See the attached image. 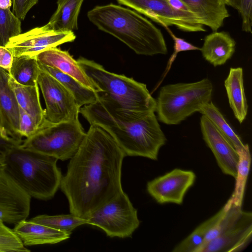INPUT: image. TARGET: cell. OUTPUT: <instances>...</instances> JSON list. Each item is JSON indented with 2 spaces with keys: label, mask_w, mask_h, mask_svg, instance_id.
I'll use <instances>...</instances> for the list:
<instances>
[{
  "label": "cell",
  "mask_w": 252,
  "mask_h": 252,
  "mask_svg": "<svg viewBox=\"0 0 252 252\" xmlns=\"http://www.w3.org/2000/svg\"><path fill=\"white\" fill-rule=\"evenodd\" d=\"M32 221L40 223L70 235L77 227L87 224V219L73 214L50 216L38 215L31 219Z\"/></svg>",
  "instance_id": "28"
},
{
  "label": "cell",
  "mask_w": 252,
  "mask_h": 252,
  "mask_svg": "<svg viewBox=\"0 0 252 252\" xmlns=\"http://www.w3.org/2000/svg\"><path fill=\"white\" fill-rule=\"evenodd\" d=\"M36 56L40 63L57 69L87 88L97 93L100 92L68 51L55 47L47 49Z\"/></svg>",
  "instance_id": "16"
},
{
  "label": "cell",
  "mask_w": 252,
  "mask_h": 252,
  "mask_svg": "<svg viewBox=\"0 0 252 252\" xmlns=\"http://www.w3.org/2000/svg\"><path fill=\"white\" fill-rule=\"evenodd\" d=\"M90 125L97 126L115 141L126 156L158 159L167 139L154 112L126 109L116 103L98 98L80 108Z\"/></svg>",
  "instance_id": "2"
},
{
  "label": "cell",
  "mask_w": 252,
  "mask_h": 252,
  "mask_svg": "<svg viewBox=\"0 0 252 252\" xmlns=\"http://www.w3.org/2000/svg\"><path fill=\"white\" fill-rule=\"evenodd\" d=\"M120 3L131 8L150 18L162 27L174 26L187 32H205L201 24L192 13L175 9L168 0H117Z\"/></svg>",
  "instance_id": "10"
},
{
  "label": "cell",
  "mask_w": 252,
  "mask_h": 252,
  "mask_svg": "<svg viewBox=\"0 0 252 252\" xmlns=\"http://www.w3.org/2000/svg\"><path fill=\"white\" fill-rule=\"evenodd\" d=\"M38 127L34 119L19 107V133L21 138H29L36 132Z\"/></svg>",
  "instance_id": "34"
},
{
  "label": "cell",
  "mask_w": 252,
  "mask_h": 252,
  "mask_svg": "<svg viewBox=\"0 0 252 252\" xmlns=\"http://www.w3.org/2000/svg\"><path fill=\"white\" fill-rule=\"evenodd\" d=\"M226 5L230 6L231 0H222Z\"/></svg>",
  "instance_id": "40"
},
{
  "label": "cell",
  "mask_w": 252,
  "mask_h": 252,
  "mask_svg": "<svg viewBox=\"0 0 252 252\" xmlns=\"http://www.w3.org/2000/svg\"><path fill=\"white\" fill-rule=\"evenodd\" d=\"M252 238V213L242 210L239 218L222 233L210 242L202 252H240Z\"/></svg>",
  "instance_id": "15"
},
{
  "label": "cell",
  "mask_w": 252,
  "mask_h": 252,
  "mask_svg": "<svg viewBox=\"0 0 252 252\" xmlns=\"http://www.w3.org/2000/svg\"><path fill=\"white\" fill-rule=\"evenodd\" d=\"M203 26L213 32L221 27L229 16L226 5L222 0H182Z\"/></svg>",
  "instance_id": "20"
},
{
  "label": "cell",
  "mask_w": 252,
  "mask_h": 252,
  "mask_svg": "<svg viewBox=\"0 0 252 252\" xmlns=\"http://www.w3.org/2000/svg\"><path fill=\"white\" fill-rule=\"evenodd\" d=\"M13 229L0 218V252H29Z\"/></svg>",
  "instance_id": "31"
},
{
  "label": "cell",
  "mask_w": 252,
  "mask_h": 252,
  "mask_svg": "<svg viewBox=\"0 0 252 252\" xmlns=\"http://www.w3.org/2000/svg\"><path fill=\"white\" fill-rule=\"evenodd\" d=\"M99 30L115 36L138 55H165L167 48L161 31L129 9L114 4L96 6L87 13Z\"/></svg>",
  "instance_id": "3"
},
{
  "label": "cell",
  "mask_w": 252,
  "mask_h": 252,
  "mask_svg": "<svg viewBox=\"0 0 252 252\" xmlns=\"http://www.w3.org/2000/svg\"><path fill=\"white\" fill-rule=\"evenodd\" d=\"M195 178V174L192 171L174 169L148 182L147 191L159 204L181 205Z\"/></svg>",
  "instance_id": "13"
},
{
  "label": "cell",
  "mask_w": 252,
  "mask_h": 252,
  "mask_svg": "<svg viewBox=\"0 0 252 252\" xmlns=\"http://www.w3.org/2000/svg\"><path fill=\"white\" fill-rule=\"evenodd\" d=\"M213 91V84L208 78L162 86L156 99L158 121L168 125L180 124L210 102Z\"/></svg>",
  "instance_id": "6"
},
{
  "label": "cell",
  "mask_w": 252,
  "mask_h": 252,
  "mask_svg": "<svg viewBox=\"0 0 252 252\" xmlns=\"http://www.w3.org/2000/svg\"><path fill=\"white\" fill-rule=\"evenodd\" d=\"M9 75L0 67V111L3 128L10 136L23 141L19 133V107L8 83Z\"/></svg>",
  "instance_id": "17"
},
{
  "label": "cell",
  "mask_w": 252,
  "mask_h": 252,
  "mask_svg": "<svg viewBox=\"0 0 252 252\" xmlns=\"http://www.w3.org/2000/svg\"><path fill=\"white\" fill-rule=\"evenodd\" d=\"M231 201L230 197L217 213L198 226L188 237L177 245L172 252H197L208 231L222 217Z\"/></svg>",
  "instance_id": "25"
},
{
  "label": "cell",
  "mask_w": 252,
  "mask_h": 252,
  "mask_svg": "<svg viewBox=\"0 0 252 252\" xmlns=\"http://www.w3.org/2000/svg\"><path fill=\"white\" fill-rule=\"evenodd\" d=\"M11 5V0H0V8L2 9L10 8Z\"/></svg>",
  "instance_id": "38"
},
{
  "label": "cell",
  "mask_w": 252,
  "mask_h": 252,
  "mask_svg": "<svg viewBox=\"0 0 252 252\" xmlns=\"http://www.w3.org/2000/svg\"><path fill=\"white\" fill-rule=\"evenodd\" d=\"M22 142L10 136L4 129H0V162H3L4 158L11 150Z\"/></svg>",
  "instance_id": "35"
},
{
  "label": "cell",
  "mask_w": 252,
  "mask_h": 252,
  "mask_svg": "<svg viewBox=\"0 0 252 252\" xmlns=\"http://www.w3.org/2000/svg\"><path fill=\"white\" fill-rule=\"evenodd\" d=\"M236 42L227 32H213L205 36L200 51L204 59L214 66L226 63L235 51Z\"/></svg>",
  "instance_id": "19"
},
{
  "label": "cell",
  "mask_w": 252,
  "mask_h": 252,
  "mask_svg": "<svg viewBox=\"0 0 252 252\" xmlns=\"http://www.w3.org/2000/svg\"><path fill=\"white\" fill-rule=\"evenodd\" d=\"M57 161L19 145L11 150L3 163L9 175L31 198L47 200L60 186L63 176Z\"/></svg>",
  "instance_id": "4"
},
{
  "label": "cell",
  "mask_w": 252,
  "mask_h": 252,
  "mask_svg": "<svg viewBox=\"0 0 252 252\" xmlns=\"http://www.w3.org/2000/svg\"><path fill=\"white\" fill-rule=\"evenodd\" d=\"M163 27L167 31L174 41V51L168 60L167 65L164 74L163 78H164L168 72L169 71L172 63L176 59L179 53L184 51L200 50V48L191 44L182 38L176 36L168 26H166Z\"/></svg>",
  "instance_id": "33"
},
{
  "label": "cell",
  "mask_w": 252,
  "mask_h": 252,
  "mask_svg": "<svg viewBox=\"0 0 252 252\" xmlns=\"http://www.w3.org/2000/svg\"><path fill=\"white\" fill-rule=\"evenodd\" d=\"M8 83L15 94L19 106L30 115L39 127L44 122L45 112L40 103L38 84L22 85L10 74Z\"/></svg>",
  "instance_id": "22"
},
{
  "label": "cell",
  "mask_w": 252,
  "mask_h": 252,
  "mask_svg": "<svg viewBox=\"0 0 252 252\" xmlns=\"http://www.w3.org/2000/svg\"><path fill=\"white\" fill-rule=\"evenodd\" d=\"M200 126L203 140L222 172L235 178L239 161L237 151L204 115L200 118Z\"/></svg>",
  "instance_id": "14"
},
{
  "label": "cell",
  "mask_w": 252,
  "mask_h": 252,
  "mask_svg": "<svg viewBox=\"0 0 252 252\" xmlns=\"http://www.w3.org/2000/svg\"><path fill=\"white\" fill-rule=\"evenodd\" d=\"M85 134L78 119L56 124L44 121L20 146L63 161L75 154Z\"/></svg>",
  "instance_id": "7"
},
{
  "label": "cell",
  "mask_w": 252,
  "mask_h": 252,
  "mask_svg": "<svg viewBox=\"0 0 252 252\" xmlns=\"http://www.w3.org/2000/svg\"><path fill=\"white\" fill-rule=\"evenodd\" d=\"M21 33V21L10 8H0V45L5 46L9 39Z\"/></svg>",
  "instance_id": "30"
},
{
  "label": "cell",
  "mask_w": 252,
  "mask_h": 252,
  "mask_svg": "<svg viewBox=\"0 0 252 252\" xmlns=\"http://www.w3.org/2000/svg\"><path fill=\"white\" fill-rule=\"evenodd\" d=\"M37 82L45 103L44 121L56 124L78 119L81 107L57 79L40 68Z\"/></svg>",
  "instance_id": "9"
},
{
  "label": "cell",
  "mask_w": 252,
  "mask_h": 252,
  "mask_svg": "<svg viewBox=\"0 0 252 252\" xmlns=\"http://www.w3.org/2000/svg\"><path fill=\"white\" fill-rule=\"evenodd\" d=\"M229 105L237 121L242 123L248 113V105L245 92L243 70L231 67L224 82Z\"/></svg>",
  "instance_id": "21"
},
{
  "label": "cell",
  "mask_w": 252,
  "mask_h": 252,
  "mask_svg": "<svg viewBox=\"0 0 252 252\" xmlns=\"http://www.w3.org/2000/svg\"><path fill=\"white\" fill-rule=\"evenodd\" d=\"M75 38L73 32L53 30L46 24L11 38L5 47L14 57L36 56L49 48L72 42Z\"/></svg>",
  "instance_id": "11"
},
{
  "label": "cell",
  "mask_w": 252,
  "mask_h": 252,
  "mask_svg": "<svg viewBox=\"0 0 252 252\" xmlns=\"http://www.w3.org/2000/svg\"><path fill=\"white\" fill-rule=\"evenodd\" d=\"M25 247L54 244L66 240L70 235L31 220H22L13 229Z\"/></svg>",
  "instance_id": "18"
},
{
  "label": "cell",
  "mask_w": 252,
  "mask_h": 252,
  "mask_svg": "<svg viewBox=\"0 0 252 252\" xmlns=\"http://www.w3.org/2000/svg\"><path fill=\"white\" fill-rule=\"evenodd\" d=\"M4 129V128H3L2 116H1V113L0 111V129Z\"/></svg>",
  "instance_id": "39"
},
{
  "label": "cell",
  "mask_w": 252,
  "mask_h": 252,
  "mask_svg": "<svg viewBox=\"0 0 252 252\" xmlns=\"http://www.w3.org/2000/svg\"><path fill=\"white\" fill-rule=\"evenodd\" d=\"M31 197L14 181L0 162V218L16 224L29 215Z\"/></svg>",
  "instance_id": "12"
},
{
  "label": "cell",
  "mask_w": 252,
  "mask_h": 252,
  "mask_svg": "<svg viewBox=\"0 0 252 252\" xmlns=\"http://www.w3.org/2000/svg\"><path fill=\"white\" fill-rule=\"evenodd\" d=\"M86 219L88 224L99 227L111 238L131 237L140 225L137 211L124 191Z\"/></svg>",
  "instance_id": "8"
},
{
  "label": "cell",
  "mask_w": 252,
  "mask_h": 252,
  "mask_svg": "<svg viewBox=\"0 0 252 252\" xmlns=\"http://www.w3.org/2000/svg\"><path fill=\"white\" fill-rule=\"evenodd\" d=\"M239 161L237 166L235 185L230 197L232 202L236 206L242 207L246 185L250 169L251 156L249 146L238 152Z\"/></svg>",
  "instance_id": "29"
},
{
  "label": "cell",
  "mask_w": 252,
  "mask_h": 252,
  "mask_svg": "<svg viewBox=\"0 0 252 252\" xmlns=\"http://www.w3.org/2000/svg\"><path fill=\"white\" fill-rule=\"evenodd\" d=\"M84 0H58L57 8L47 27L53 30L73 32L78 29V17Z\"/></svg>",
  "instance_id": "23"
},
{
  "label": "cell",
  "mask_w": 252,
  "mask_h": 252,
  "mask_svg": "<svg viewBox=\"0 0 252 252\" xmlns=\"http://www.w3.org/2000/svg\"><path fill=\"white\" fill-rule=\"evenodd\" d=\"M40 70L36 56L21 55L14 57L9 74L22 85H34L37 84Z\"/></svg>",
  "instance_id": "26"
},
{
  "label": "cell",
  "mask_w": 252,
  "mask_h": 252,
  "mask_svg": "<svg viewBox=\"0 0 252 252\" xmlns=\"http://www.w3.org/2000/svg\"><path fill=\"white\" fill-rule=\"evenodd\" d=\"M77 61L100 90L98 98L113 102L126 109L156 112V99L146 84L131 77L110 72L93 61L80 57Z\"/></svg>",
  "instance_id": "5"
},
{
  "label": "cell",
  "mask_w": 252,
  "mask_h": 252,
  "mask_svg": "<svg viewBox=\"0 0 252 252\" xmlns=\"http://www.w3.org/2000/svg\"><path fill=\"white\" fill-rule=\"evenodd\" d=\"M14 56L5 46L0 45V67L10 73Z\"/></svg>",
  "instance_id": "37"
},
{
  "label": "cell",
  "mask_w": 252,
  "mask_h": 252,
  "mask_svg": "<svg viewBox=\"0 0 252 252\" xmlns=\"http://www.w3.org/2000/svg\"><path fill=\"white\" fill-rule=\"evenodd\" d=\"M126 156L106 131L90 125L61 181L71 214L86 219L123 191L122 167Z\"/></svg>",
  "instance_id": "1"
},
{
  "label": "cell",
  "mask_w": 252,
  "mask_h": 252,
  "mask_svg": "<svg viewBox=\"0 0 252 252\" xmlns=\"http://www.w3.org/2000/svg\"><path fill=\"white\" fill-rule=\"evenodd\" d=\"M199 113L205 115L214 124L237 152L249 147L248 144L243 143L241 138L235 132L221 112L212 102L204 105Z\"/></svg>",
  "instance_id": "27"
},
{
  "label": "cell",
  "mask_w": 252,
  "mask_h": 252,
  "mask_svg": "<svg viewBox=\"0 0 252 252\" xmlns=\"http://www.w3.org/2000/svg\"><path fill=\"white\" fill-rule=\"evenodd\" d=\"M230 6L236 9L242 18V30L252 33V0H231Z\"/></svg>",
  "instance_id": "32"
},
{
  "label": "cell",
  "mask_w": 252,
  "mask_h": 252,
  "mask_svg": "<svg viewBox=\"0 0 252 252\" xmlns=\"http://www.w3.org/2000/svg\"><path fill=\"white\" fill-rule=\"evenodd\" d=\"M38 1V0H13L12 12L21 21L24 20L28 12Z\"/></svg>",
  "instance_id": "36"
},
{
  "label": "cell",
  "mask_w": 252,
  "mask_h": 252,
  "mask_svg": "<svg viewBox=\"0 0 252 252\" xmlns=\"http://www.w3.org/2000/svg\"><path fill=\"white\" fill-rule=\"evenodd\" d=\"M39 64L40 68L48 72L66 88L80 107L94 103L98 99V93L85 86L72 77L55 68L39 63Z\"/></svg>",
  "instance_id": "24"
}]
</instances>
